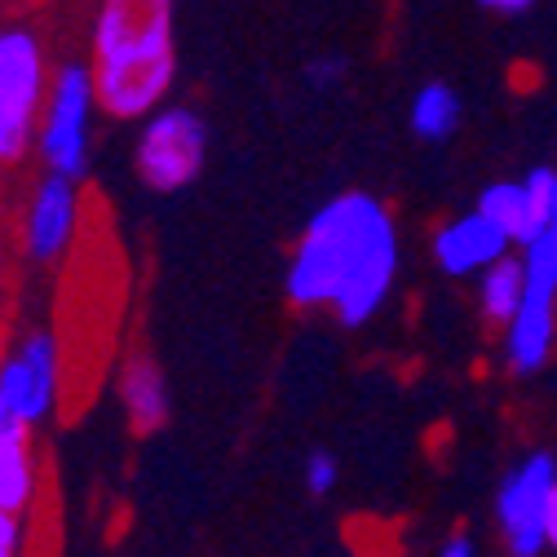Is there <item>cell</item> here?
<instances>
[{"label": "cell", "mask_w": 557, "mask_h": 557, "mask_svg": "<svg viewBox=\"0 0 557 557\" xmlns=\"http://www.w3.org/2000/svg\"><path fill=\"white\" fill-rule=\"evenodd\" d=\"M478 213L492 218L513 244H527L531 231H535V213H531V195H527V182H496L478 195Z\"/></svg>", "instance_id": "14"}, {"label": "cell", "mask_w": 557, "mask_h": 557, "mask_svg": "<svg viewBox=\"0 0 557 557\" xmlns=\"http://www.w3.org/2000/svg\"><path fill=\"white\" fill-rule=\"evenodd\" d=\"M177 0H98L89 23V72L98 111L137 124L177 85Z\"/></svg>", "instance_id": "2"}, {"label": "cell", "mask_w": 557, "mask_h": 557, "mask_svg": "<svg viewBox=\"0 0 557 557\" xmlns=\"http://www.w3.org/2000/svg\"><path fill=\"white\" fill-rule=\"evenodd\" d=\"M398 226L368 190L332 195L293 244L284 293L297 310L327 306L345 327H363L394 288Z\"/></svg>", "instance_id": "1"}, {"label": "cell", "mask_w": 557, "mask_h": 557, "mask_svg": "<svg viewBox=\"0 0 557 557\" xmlns=\"http://www.w3.org/2000/svg\"><path fill=\"white\" fill-rule=\"evenodd\" d=\"M32 434H36L32 425H23L14 411L0 407V509L23 513V518L36 505V492H40Z\"/></svg>", "instance_id": "12"}, {"label": "cell", "mask_w": 557, "mask_h": 557, "mask_svg": "<svg viewBox=\"0 0 557 557\" xmlns=\"http://www.w3.org/2000/svg\"><path fill=\"white\" fill-rule=\"evenodd\" d=\"M23 544H27L23 513H5V509H0V557H23Z\"/></svg>", "instance_id": "18"}, {"label": "cell", "mask_w": 557, "mask_h": 557, "mask_svg": "<svg viewBox=\"0 0 557 557\" xmlns=\"http://www.w3.org/2000/svg\"><path fill=\"white\" fill-rule=\"evenodd\" d=\"M553 482H557V465L544 451H535L531 460H522L505 478L496 513L505 522V540H509L513 557H540V548L548 544L544 540V509L553 496Z\"/></svg>", "instance_id": "9"}, {"label": "cell", "mask_w": 557, "mask_h": 557, "mask_svg": "<svg viewBox=\"0 0 557 557\" xmlns=\"http://www.w3.org/2000/svg\"><path fill=\"white\" fill-rule=\"evenodd\" d=\"M460 115H465V107H460L456 89L443 85V81H434V85L416 89L411 111H407V124H411V133L421 137V143H447V137L460 128Z\"/></svg>", "instance_id": "13"}, {"label": "cell", "mask_w": 557, "mask_h": 557, "mask_svg": "<svg viewBox=\"0 0 557 557\" xmlns=\"http://www.w3.org/2000/svg\"><path fill=\"white\" fill-rule=\"evenodd\" d=\"M544 540L557 548V482H553V496H548V509H544Z\"/></svg>", "instance_id": "20"}, {"label": "cell", "mask_w": 557, "mask_h": 557, "mask_svg": "<svg viewBox=\"0 0 557 557\" xmlns=\"http://www.w3.org/2000/svg\"><path fill=\"white\" fill-rule=\"evenodd\" d=\"M482 10H496V14H527L535 0H478Z\"/></svg>", "instance_id": "19"}, {"label": "cell", "mask_w": 557, "mask_h": 557, "mask_svg": "<svg viewBox=\"0 0 557 557\" xmlns=\"http://www.w3.org/2000/svg\"><path fill=\"white\" fill-rule=\"evenodd\" d=\"M62 394V345L49 327H27L0 355V407L14 411L23 425L40 430Z\"/></svg>", "instance_id": "7"}, {"label": "cell", "mask_w": 557, "mask_h": 557, "mask_svg": "<svg viewBox=\"0 0 557 557\" xmlns=\"http://www.w3.org/2000/svg\"><path fill=\"white\" fill-rule=\"evenodd\" d=\"M137 124H143L133 147L137 177L160 195L186 190L208 160V120L186 102H164Z\"/></svg>", "instance_id": "6"}, {"label": "cell", "mask_w": 557, "mask_h": 557, "mask_svg": "<svg viewBox=\"0 0 557 557\" xmlns=\"http://www.w3.org/2000/svg\"><path fill=\"white\" fill-rule=\"evenodd\" d=\"M53 76V53L32 18L0 14V173L36 151V124Z\"/></svg>", "instance_id": "3"}, {"label": "cell", "mask_w": 557, "mask_h": 557, "mask_svg": "<svg viewBox=\"0 0 557 557\" xmlns=\"http://www.w3.org/2000/svg\"><path fill=\"white\" fill-rule=\"evenodd\" d=\"M94 115H98V89H94L89 58L53 62L49 94H45L40 124H36V156H40L45 173H62L76 182L89 177Z\"/></svg>", "instance_id": "4"}, {"label": "cell", "mask_w": 557, "mask_h": 557, "mask_svg": "<svg viewBox=\"0 0 557 557\" xmlns=\"http://www.w3.org/2000/svg\"><path fill=\"white\" fill-rule=\"evenodd\" d=\"M522 288H527V274H522V261H513L509 252L500 261H492L482 270V314L486 323H509L522 306Z\"/></svg>", "instance_id": "15"}, {"label": "cell", "mask_w": 557, "mask_h": 557, "mask_svg": "<svg viewBox=\"0 0 557 557\" xmlns=\"http://www.w3.org/2000/svg\"><path fill=\"white\" fill-rule=\"evenodd\" d=\"M341 482V465H336V456L332 451H310L306 456V492L310 496H332V486Z\"/></svg>", "instance_id": "17"}, {"label": "cell", "mask_w": 557, "mask_h": 557, "mask_svg": "<svg viewBox=\"0 0 557 557\" xmlns=\"http://www.w3.org/2000/svg\"><path fill=\"white\" fill-rule=\"evenodd\" d=\"M345 76H350V62H345L341 53L310 58V62H306V72H301L306 89H314V94H336V89L345 85Z\"/></svg>", "instance_id": "16"}, {"label": "cell", "mask_w": 557, "mask_h": 557, "mask_svg": "<svg viewBox=\"0 0 557 557\" xmlns=\"http://www.w3.org/2000/svg\"><path fill=\"white\" fill-rule=\"evenodd\" d=\"M438 557H473V544H469L465 535H456V540H447V544L438 548Z\"/></svg>", "instance_id": "21"}, {"label": "cell", "mask_w": 557, "mask_h": 557, "mask_svg": "<svg viewBox=\"0 0 557 557\" xmlns=\"http://www.w3.org/2000/svg\"><path fill=\"white\" fill-rule=\"evenodd\" d=\"M85 226V195L76 177L62 173H40L23 199L18 213V244L23 257L36 265H58L72 257L76 239Z\"/></svg>", "instance_id": "8"}, {"label": "cell", "mask_w": 557, "mask_h": 557, "mask_svg": "<svg viewBox=\"0 0 557 557\" xmlns=\"http://www.w3.org/2000/svg\"><path fill=\"white\" fill-rule=\"evenodd\" d=\"M509 235L486 218V213H460V218H451L447 226H438V235H434V257H438V265L447 270V274H478V270H486L492 261H500L505 252H509Z\"/></svg>", "instance_id": "11"}, {"label": "cell", "mask_w": 557, "mask_h": 557, "mask_svg": "<svg viewBox=\"0 0 557 557\" xmlns=\"http://www.w3.org/2000/svg\"><path fill=\"white\" fill-rule=\"evenodd\" d=\"M115 394H120V407L128 416V430L137 438H147L156 430L169 425V381H164V368L147 355V350H128L120 372H115Z\"/></svg>", "instance_id": "10"}, {"label": "cell", "mask_w": 557, "mask_h": 557, "mask_svg": "<svg viewBox=\"0 0 557 557\" xmlns=\"http://www.w3.org/2000/svg\"><path fill=\"white\" fill-rule=\"evenodd\" d=\"M522 306L509 319V363L513 372H535L544 368L553 350V301H557V177H553V199L544 226L522 244Z\"/></svg>", "instance_id": "5"}]
</instances>
